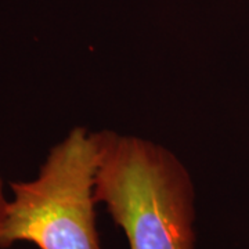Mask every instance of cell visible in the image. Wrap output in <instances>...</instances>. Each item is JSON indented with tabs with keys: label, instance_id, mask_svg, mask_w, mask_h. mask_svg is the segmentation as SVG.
<instances>
[{
	"label": "cell",
	"instance_id": "cell-1",
	"mask_svg": "<svg viewBox=\"0 0 249 249\" xmlns=\"http://www.w3.org/2000/svg\"><path fill=\"white\" fill-rule=\"evenodd\" d=\"M96 201L130 249H194L196 190L178 157L151 140L97 132Z\"/></svg>",
	"mask_w": 249,
	"mask_h": 249
},
{
	"label": "cell",
	"instance_id": "cell-2",
	"mask_svg": "<svg viewBox=\"0 0 249 249\" xmlns=\"http://www.w3.org/2000/svg\"><path fill=\"white\" fill-rule=\"evenodd\" d=\"M97 132L76 126L49 151L29 181H13L0 224V249H103L96 227Z\"/></svg>",
	"mask_w": 249,
	"mask_h": 249
},
{
	"label": "cell",
	"instance_id": "cell-3",
	"mask_svg": "<svg viewBox=\"0 0 249 249\" xmlns=\"http://www.w3.org/2000/svg\"><path fill=\"white\" fill-rule=\"evenodd\" d=\"M7 202H9V199L6 198V194H4V181L0 176V224L3 222L4 212H6V208H7Z\"/></svg>",
	"mask_w": 249,
	"mask_h": 249
}]
</instances>
